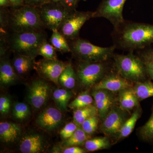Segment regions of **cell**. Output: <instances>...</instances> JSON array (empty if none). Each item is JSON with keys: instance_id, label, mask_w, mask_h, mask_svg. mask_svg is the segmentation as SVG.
Masks as SVG:
<instances>
[{"instance_id": "cell-20", "label": "cell", "mask_w": 153, "mask_h": 153, "mask_svg": "<svg viewBox=\"0 0 153 153\" xmlns=\"http://www.w3.org/2000/svg\"><path fill=\"white\" fill-rule=\"evenodd\" d=\"M139 100L134 92L133 88L120 91L119 96L120 107L126 111L130 110L138 106Z\"/></svg>"}, {"instance_id": "cell-12", "label": "cell", "mask_w": 153, "mask_h": 153, "mask_svg": "<svg viewBox=\"0 0 153 153\" xmlns=\"http://www.w3.org/2000/svg\"><path fill=\"white\" fill-rule=\"evenodd\" d=\"M128 111L114 106L103 119L100 127L101 131L107 135L118 134L128 119Z\"/></svg>"}, {"instance_id": "cell-10", "label": "cell", "mask_w": 153, "mask_h": 153, "mask_svg": "<svg viewBox=\"0 0 153 153\" xmlns=\"http://www.w3.org/2000/svg\"><path fill=\"white\" fill-rule=\"evenodd\" d=\"M68 63L57 59L44 58L36 62L34 69L41 78L58 85L60 74Z\"/></svg>"}, {"instance_id": "cell-41", "label": "cell", "mask_w": 153, "mask_h": 153, "mask_svg": "<svg viewBox=\"0 0 153 153\" xmlns=\"http://www.w3.org/2000/svg\"><path fill=\"white\" fill-rule=\"evenodd\" d=\"M13 7H18L24 5V0H10Z\"/></svg>"}, {"instance_id": "cell-34", "label": "cell", "mask_w": 153, "mask_h": 153, "mask_svg": "<svg viewBox=\"0 0 153 153\" xmlns=\"http://www.w3.org/2000/svg\"><path fill=\"white\" fill-rule=\"evenodd\" d=\"M78 126L74 122L67 123L60 131V135L63 140H66L70 137L78 128Z\"/></svg>"}, {"instance_id": "cell-39", "label": "cell", "mask_w": 153, "mask_h": 153, "mask_svg": "<svg viewBox=\"0 0 153 153\" xmlns=\"http://www.w3.org/2000/svg\"><path fill=\"white\" fill-rule=\"evenodd\" d=\"M44 3V0H24V5L37 7Z\"/></svg>"}, {"instance_id": "cell-3", "label": "cell", "mask_w": 153, "mask_h": 153, "mask_svg": "<svg viewBox=\"0 0 153 153\" xmlns=\"http://www.w3.org/2000/svg\"><path fill=\"white\" fill-rule=\"evenodd\" d=\"M118 43L125 49H141L153 43V25L131 23L120 31Z\"/></svg>"}, {"instance_id": "cell-7", "label": "cell", "mask_w": 153, "mask_h": 153, "mask_svg": "<svg viewBox=\"0 0 153 153\" xmlns=\"http://www.w3.org/2000/svg\"><path fill=\"white\" fill-rule=\"evenodd\" d=\"M102 62L79 61L75 71L80 86L84 88L94 87L104 77L106 69Z\"/></svg>"}, {"instance_id": "cell-22", "label": "cell", "mask_w": 153, "mask_h": 153, "mask_svg": "<svg viewBox=\"0 0 153 153\" xmlns=\"http://www.w3.org/2000/svg\"><path fill=\"white\" fill-rule=\"evenodd\" d=\"M97 114H98V113L95 105H90L74 110L73 117L74 122L78 127H81L85 120Z\"/></svg>"}, {"instance_id": "cell-5", "label": "cell", "mask_w": 153, "mask_h": 153, "mask_svg": "<svg viewBox=\"0 0 153 153\" xmlns=\"http://www.w3.org/2000/svg\"><path fill=\"white\" fill-rule=\"evenodd\" d=\"M114 64L118 74L132 82L144 81L147 73L144 62L132 53L114 56Z\"/></svg>"}, {"instance_id": "cell-37", "label": "cell", "mask_w": 153, "mask_h": 153, "mask_svg": "<svg viewBox=\"0 0 153 153\" xmlns=\"http://www.w3.org/2000/svg\"><path fill=\"white\" fill-rule=\"evenodd\" d=\"M145 60L144 63L147 73L153 80V59L146 56Z\"/></svg>"}, {"instance_id": "cell-2", "label": "cell", "mask_w": 153, "mask_h": 153, "mask_svg": "<svg viewBox=\"0 0 153 153\" xmlns=\"http://www.w3.org/2000/svg\"><path fill=\"white\" fill-rule=\"evenodd\" d=\"M47 38V33L44 31L8 32L6 40L10 52L36 58L38 55V48Z\"/></svg>"}, {"instance_id": "cell-43", "label": "cell", "mask_w": 153, "mask_h": 153, "mask_svg": "<svg viewBox=\"0 0 153 153\" xmlns=\"http://www.w3.org/2000/svg\"><path fill=\"white\" fill-rule=\"evenodd\" d=\"M146 57H150V58H152L153 59V50L152 52H151L150 54H149V55H147Z\"/></svg>"}, {"instance_id": "cell-24", "label": "cell", "mask_w": 153, "mask_h": 153, "mask_svg": "<svg viewBox=\"0 0 153 153\" xmlns=\"http://www.w3.org/2000/svg\"><path fill=\"white\" fill-rule=\"evenodd\" d=\"M49 42L58 52L61 53L71 52L68 40L58 30H53Z\"/></svg>"}, {"instance_id": "cell-30", "label": "cell", "mask_w": 153, "mask_h": 153, "mask_svg": "<svg viewBox=\"0 0 153 153\" xmlns=\"http://www.w3.org/2000/svg\"><path fill=\"white\" fill-rule=\"evenodd\" d=\"M56 49L50 44L47 39L43 41L38 49V55H41L44 58L48 59H57Z\"/></svg>"}, {"instance_id": "cell-14", "label": "cell", "mask_w": 153, "mask_h": 153, "mask_svg": "<svg viewBox=\"0 0 153 153\" xmlns=\"http://www.w3.org/2000/svg\"><path fill=\"white\" fill-rule=\"evenodd\" d=\"M63 118L61 111L57 108L49 107L39 114L36 123L41 128L46 130L53 131L61 124Z\"/></svg>"}, {"instance_id": "cell-4", "label": "cell", "mask_w": 153, "mask_h": 153, "mask_svg": "<svg viewBox=\"0 0 153 153\" xmlns=\"http://www.w3.org/2000/svg\"><path fill=\"white\" fill-rule=\"evenodd\" d=\"M70 41L69 44L71 54L78 61L104 62L112 55L116 48L115 46L98 47L79 38Z\"/></svg>"}, {"instance_id": "cell-31", "label": "cell", "mask_w": 153, "mask_h": 153, "mask_svg": "<svg viewBox=\"0 0 153 153\" xmlns=\"http://www.w3.org/2000/svg\"><path fill=\"white\" fill-rule=\"evenodd\" d=\"M139 133L142 138L146 141H153V106L150 118L140 128Z\"/></svg>"}, {"instance_id": "cell-1", "label": "cell", "mask_w": 153, "mask_h": 153, "mask_svg": "<svg viewBox=\"0 0 153 153\" xmlns=\"http://www.w3.org/2000/svg\"><path fill=\"white\" fill-rule=\"evenodd\" d=\"M44 29L36 7L23 5L9 10L8 32H39Z\"/></svg>"}, {"instance_id": "cell-33", "label": "cell", "mask_w": 153, "mask_h": 153, "mask_svg": "<svg viewBox=\"0 0 153 153\" xmlns=\"http://www.w3.org/2000/svg\"><path fill=\"white\" fill-rule=\"evenodd\" d=\"M99 117L98 114L88 119L82 123L81 127L88 135L94 133L98 126Z\"/></svg>"}, {"instance_id": "cell-40", "label": "cell", "mask_w": 153, "mask_h": 153, "mask_svg": "<svg viewBox=\"0 0 153 153\" xmlns=\"http://www.w3.org/2000/svg\"><path fill=\"white\" fill-rule=\"evenodd\" d=\"M0 7L9 8L13 7V5L10 0H0Z\"/></svg>"}, {"instance_id": "cell-42", "label": "cell", "mask_w": 153, "mask_h": 153, "mask_svg": "<svg viewBox=\"0 0 153 153\" xmlns=\"http://www.w3.org/2000/svg\"><path fill=\"white\" fill-rule=\"evenodd\" d=\"M51 1L58 2L60 1V0H44V3Z\"/></svg>"}, {"instance_id": "cell-9", "label": "cell", "mask_w": 153, "mask_h": 153, "mask_svg": "<svg viewBox=\"0 0 153 153\" xmlns=\"http://www.w3.org/2000/svg\"><path fill=\"white\" fill-rule=\"evenodd\" d=\"M93 12L75 10L71 12L62 23L59 31L68 41L79 38V31L84 24L93 18Z\"/></svg>"}, {"instance_id": "cell-35", "label": "cell", "mask_w": 153, "mask_h": 153, "mask_svg": "<svg viewBox=\"0 0 153 153\" xmlns=\"http://www.w3.org/2000/svg\"><path fill=\"white\" fill-rule=\"evenodd\" d=\"M10 100L7 97L1 96L0 98V112L1 114H7L10 108Z\"/></svg>"}, {"instance_id": "cell-16", "label": "cell", "mask_w": 153, "mask_h": 153, "mask_svg": "<svg viewBox=\"0 0 153 153\" xmlns=\"http://www.w3.org/2000/svg\"><path fill=\"white\" fill-rule=\"evenodd\" d=\"M19 149L23 153L43 152L46 149V141L40 134H27L21 140Z\"/></svg>"}, {"instance_id": "cell-13", "label": "cell", "mask_w": 153, "mask_h": 153, "mask_svg": "<svg viewBox=\"0 0 153 153\" xmlns=\"http://www.w3.org/2000/svg\"><path fill=\"white\" fill-rule=\"evenodd\" d=\"M99 117L103 119L115 106L116 99L111 91L105 89H94L92 93Z\"/></svg>"}, {"instance_id": "cell-29", "label": "cell", "mask_w": 153, "mask_h": 153, "mask_svg": "<svg viewBox=\"0 0 153 153\" xmlns=\"http://www.w3.org/2000/svg\"><path fill=\"white\" fill-rule=\"evenodd\" d=\"M93 99L87 91L79 94L73 101L68 104V107L72 109H76L92 104Z\"/></svg>"}, {"instance_id": "cell-25", "label": "cell", "mask_w": 153, "mask_h": 153, "mask_svg": "<svg viewBox=\"0 0 153 153\" xmlns=\"http://www.w3.org/2000/svg\"><path fill=\"white\" fill-rule=\"evenodd\" d=\"M133 88L134 92L139 100L153 97V83L150 80L136 82Z\"/></svg>"}, {"instance_id": "cell-38", "label": "cell", "mask_w": 153, "mask_h": 153, "mask_svg": "<svg viewBox=\"0 0 153 153\" xmlns=\"http://www.w3.org/2000/svg\"><path fill=\"white\" fill-rule=\"evenodd\" d=\"M86 151L83 149H81L78 146L68 147L65 148L63 151V153H85Z\"/></svg>"}, {"instance_id": "cell-36", "label": "cell", "mask_w": 153, "mask_h": 153, "mask_svg": "<svg viewBox=\"0 0 153 153\" xmlns=\"http://www.w3.org/2000/svg\"><path fill=\"white\" fill-rule=\"evenodd\" d=\"M79 0H60V2L68 10L73 12L76 10Z\"/></svg>"}, {"instance_id": "cell-26", "label": "cell", "mask_w": 153, "mask_h": 153, "mask_svg": "<svg viewBox=\"0 0 153 153\" xmlns=\"http://www.w3.org/2000/svg\"><path fill=\"white\" fill-rule=\"evenodd\" d=\"M141 114V109L138 108L133 113L131 116L126 120L119 133V139L126 138L128 136L134 128L137 121Z\"/></svg>"}, {"instance_id": "cell-18", "label": "cell", "mask_w": 153, "mask_h": 153, "mask_svg": "<svg viewBox=\"0 0 153 153\" xmlns=\"http://www.w3.org/2000/svg\"><path fill=\"white\" fill-rule=\"evenodd\" d=\"M36 58L19 54H14L11 63L20 78H25L34 69Z\"/></svg>"}, {"instance_id": "cell-15", "label": "cell", "mask_w": 153, "mask_h": 153, "mask_svg": "<svg viewBox=\"0 0 153 153\" xmlns=\"http://www.w3.org/2000/svg\"><path fill=\"white\" fill-rule=\"evenodd\" d=\"M131 81L124 78L120 74L105 75L94 86V89H105L111 92H117L132 87Z\"/></svg>"}, {"instance_id": "cell-19", "label": "cell", "mask_w": 153, "mask_h": 153, "mask_svg": "<svg viewBox=\"0 0 153 153\" xmlns=\"http://www.w3.org/2000/svg\"><path fill=\"white\" fill-rule=\"evenodd\" d=\"M21 128L17 124L10 122L0 123V139L6 143L15 142L21 135Z\"/></svg>"}, {"instance_id": "cell-23", "label": "cell", "mask_w": 153, "mask_h": 153, "mask_svg": "<svg viewBox=\"0 0 153 153\" xmlns=\"http://www.w3.org/2000/svg\"><path fill=\"white\" fill-rule=\"evenodd\" d=\"M66 88L57 89L53 94V99L57 108L61 111H66L67 110L68 102L73 95L70 91Z\"/></svg>"}, {"instance_id": "cell-8", "label": "cell", "mask_w": 153, "mask_h": 153, "mask_svg": "<svg viewBox=\"0 0 153 153\" xmlns=\"http://www.w3.org/2000/svg\"><path fill=\"white\" fill-rule=\"evenodd\" d=\"M126 1L102 0L97 10L93 12V18H105L116 30L124 23L123 12Z\"/></svg>"}, {"instance_id": "cell-6", "label": "cell", "mask_w": 153, "mask_h": 153, "mask_svg": "<svg viewBox=\"0 0 153 153\" xmlns=\"http://www.w3.org/2000/svg\"><path fill=\"white\" fill-rule=\"evenodd\" d=\"M36 8L44 27L52 31L59 30L64 20L72 12L60 1L48 2Z\"/></svg>"}, {"instance_id": "cell-11", "label": "cell", "mask_w": 153, "mask_h": 153, "mask_svg": "<svg viewBox=\"0 0 153 153\" xmlns=\"http://www.w3.org/2000/svg\"><path fill=\"white\" fill-rule=\"evenodd\" d=\"M50 85L43 78H36L28 87L27 100L33 108L39 109L48 101L50 95Z\"/></svg>"}, {"instance_id": "cell-27", "label": "cell", "mask_w": 153, "mask_h": 153, "mask_svg": "<svg viewBox=\"0 0 153 153\" xmlns=\"http://www.w3.org/2000/svg\"><path fill=\"white\" fill-rule=\"evenodd\" d=\"M89 137V135L83 131L82 128L78 127L70 137L65 140L62 145L65 148L73 146H81L83 144H85Z\"/></svg>"}, {"instance_id": "cell-21", "label": "cell", "mask_w": 153, "mask_h": 153, "mask_svg": "<svg viewBox=\"0 0 153 153\" xmlns=\"http://www.w3.org/2000/svg\"><path fill=\"white\" fill-rule=\"evenodd\" d=\"M76 80V71L71 62H68L59 77V84L66 89H72L75 86Z\"/></svg>"}, {"instance_id": "cell-17", "label": "cell", "mask_w": 153, "mask_h": 153, "mask_svg": "<svg viewBox=\"0 0 153 153\" xmlns=\"http://www.w3.org/2000/svg\"><path fill=\"white\" fill-rule=\"evenodd\" d=\"M20 78L14 70L9 54L1 57L0 61V83L2 87H9Z\"/></svg>"}, {"instance_id": "cell-28", "label": "cell", "mask_w": 153, "mask_h": 153, "mask_svg": "<svg viewBox=\"0 0 153 153\" xmlns=\"http://www.w3.org/2000/svg\"><path fill=\"white\" fill-rule=\"evenodd\" d=\"M84 144L85 149L90 152L108 149L110 145L109 140L106 137H99L88 140Z\"/></svg>"}, {"instance_id": "cell-44", "label": "cell", "mask_w": 153, "mask_h": 153, "mask_svg": "<svg viewBox=\"0 0 153 153\" xmlns=\"http://www.w3.org/2000/svg\"><path fill=\"white\" fill-rule=\"evenodd\" d=\"M79 1H86V0H79Z\"/></svg>"}, {"instance_id": "cell-32", "label": "cell", "mask_w": 153, "mask_h": 153, "mask_svg": "<svg viewBox=\"0 0 153 153\" xmlns=\"http://www.w3.org/2000/svg\"><path fill=\"white\" fill-rule=\"evenodd\" d=\"M30 114V108L24 102H17L14 105L13 115L18 120H23L28 117Z\"/></svg>"}]
</instances>
